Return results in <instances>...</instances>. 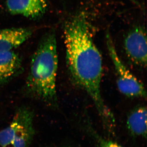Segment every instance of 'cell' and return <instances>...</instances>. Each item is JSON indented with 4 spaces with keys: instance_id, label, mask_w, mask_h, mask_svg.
<instances>
[{
    "instance_id": "11",
    "label": "cell",
    "mask_w": 147,
    "mask_h": 147,
    "mask_svg": "<svg viewBox=\"0 0 147 147\" xmlns=\"http://www.w3.org/2000/svg\"><path fill=\"white\" fill-rule=\"evenodd\" d=\"M93 135L97 140L98 147H123L116 142L101 137L97 133L93 132Z\"/></svg>"
},
{
    "instance_id": "1",
    "label": "cell",
    "mask_w": 147,
    "mask_h": 147,
    "mask_svg": "<svg viewBox=\"0 0 147 147\" xmlns=\"http://www.w3.org/2000/svg\"><path fill=\"white\" fill-rule=\"evenodd\" d=\"M90 30L83 13L67 22L64 30L67 64L74 82L91 98L103 122L110 128L114 119L101 96L102 57Z\"/></svg>"
},
{
    "instance_id": "2",
    "label": "cell",
    "mask_w": 147,
    "mask_h": 147,
    "mask_svg": "<svg viewBox=\"0 0 147 147\" xmlns=\"http://www.w3.org/2000/svg\"><path fill=\"white\" fill-rule=\"evenodd\" d=\"M58 67L57 40L51 31L42 38L32 55L24 86L25 94L49 105H55Z\"/></svg>"
},
{
    "instance_id": "3",
    "label": "cell",
    "mask_w": 147,
    "mask_h": 147,
    "mask_svg": "<svg viewBox=\"0 0 147 147\" xmlns=\"http://www.w3.org/2000/svg\"><path fill=\"white\" fill-rule=\"evenodd\" d=\"M106 44L116 74L117 85L120 92L128 97L146 98L147 93L144 85L121 60L109 34L106 35Z\"/></svg>"
},
{
    "instance_id": "8",
    "label": "cell",
    "mask_w": 147,
    "mask_h": 147,
    "mask_svg": "<svg viewBox=\"0 0 147 147\" xmlns=\"http://www.w3.org/2000/svg\"><path fill=\"white\" fill-rule=\"evenodd\" d=\"M32 35V31L29 28L0 29V52L13 51L26 42Z\"/></svg>"
},
{
    "instance_id": "6",
    "label": "cell",
    "mask_w": 147,
    "mask_h": 147,
    "mask_svg": "<svg viewBox=\"0 0 147 147\" xmlns=\"http://www.w3.org/2000/svg\"><path fill=\"white\" fill-rule=\"evenodd\" d=\"M6 5L11 14L34 20L46 13L48 4L47 0H6Z\"/></svg>"
},
{
    "instance_id": "9",
    "label": "cell",
    "mask_w": 147,
    "mask_h": 147,
    "mask_svg": "<svg viewBox=\"0 0 147 147\" xmlns=\"http://www.w3.org/2000/svg\"><path fill=\"white\" fill-rule=\"evenodd\" d=\"M126 125L132 134L138 137L147 136V108L140 106L135 109L127 117Z\"/></svg>"
},
{
    "instance_id": "4",
    "label": "cell",
    "mask_w": 147,
    "mask_h": 147,
    "mask_svg": "<svg viewBox=\"0 0 147 147\" xmlns=\"http://www.w3.org/2000/svg\"><path fill=\"white\" fill-rule=\"evenodd\" d=\"M17 125L11 144L13 147H29L34 136L33 125L34 113L26 107H21L14 116Z\"/></svg>"
},
{
    "instance_id": "10",
    "label": "cell",
    "mask_w": 147,
    "mask_h": 147,
    "mask_svg": "<svg viewBox=\"0 0 147 147\" xmlns=\"http://www.w3.org/2000/svg\"><path fill=\"white\" fill-rule=\"evenodd\" d=\"M16 125V119L14 116L10 125L0 131V147H7L11 144Z\"/></svg>"
},
{
    "instance_id": "5",
    "label": "cell",
    "mask_w": 147,
    "mask_h": 147,
    "mask_svg": "<svg viewBox=\"0 0 147 147\" xmlns=\"http://www.w3.org/2000/svg\"><path fill=\"white\" fill-rule=\"evenodd\" d=\"M124 49L132 61L139 65L146 66L147 36L143 27H136L129 31L124 40Z\"/></svg>"
},
{
    "instance_id": "7",
    "label": "cell",
    "mask_w": 147,
    "mask_h": 147,
    "mask_svg": "<svg viewBox=\"0 0 147 147\" xmlns=\"http://www.w3.org/2000/svg\"><path fill=\"white\" fill-rule=\"evenodd\" d=\"M22 71V60L13 51L0 52V85L5 84Z\"/></svg>"
}]
</instances>
